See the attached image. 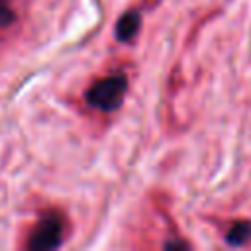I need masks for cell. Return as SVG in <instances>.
<instances>
[{
	"label": "cell",
	"instance_id": "7a4b0ae2",
	"mask_svg": "<svg viewBox=\"0 0 251 251\" xmlns=\"http://www.w3.org/2000/svg\"><path fill=\"white\" fill-rule=\"evenodd\" d=\"M63 229H65V222L63 216L57 212H47L41 222L35 226V229L29 235L27 247L29 249H51L57 247L63 239Z\"/></svg>",
	"mask_w": 251,
	"mask_h": 251
},
{
	"label": "cell",
	"instance_id": "277c9868",
	"mask_svg": "<svg viewBox=\"0 0 251 251\" xmlns=\"http://www.w3.org/2000/svg\"><path fill=\"white\" fill-rule=\"evenodd\" d=\"M226 239L231 245H243V243H247L251 239V222H245V220L243 222H235L229 227V231L226 233Z\"/></svg>",
	"mask_w": 251,
	"mask_h": 251
},
{
	"label": "cell",
	"instance_id": "5b68a950",
	"mask_svg": "<svg viewBox=\"0 0 251 251\" xmlns=\"http://www.w3.org/2000/svg\"><path fill=\"white\" fill-rule=\"evenodd\" d=\"M14 22V12L6 0H0V25H8Z\"/></svg>",
	"mask_w": 251,
	"mask_h": 251
},
{
	"label": "cell",
	"instance_id": "3957f363",
	"mask_svg": "<svg viewBox=\"0 0 251 251\" xmlns=\"http://www.w3.org/2000/svg\"><path fill=\"white\" fill-rule=\"evenodd\" d=\"M139 24H141V18H139L137 12H127V14H124V16L120 18L118 25H116V35H118V39H122V41L131 39V37L137 33Z\"/></svg>",
	"mask_w": 251,
	"mask_h": 251
},
{
	"label": "cell",
	"instance_id": "6da1fadb",
	"mask_svg": "<svg viewBox=\"0 0 251 251\" xmlns=\"http://www.w3.org/2000/svg\"><path fill=\"white\" fill-rule=\"evenodd\" d=\"M126 88H127V78L122 73L104 76V78L96 80L86 90V102L92 108L102 110V112L116 110L122 104V100H124Z\"/></svg>",
	"mask_w": 251,
	"mask_h": 251
}]
</instances>
